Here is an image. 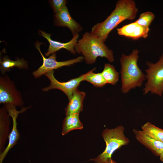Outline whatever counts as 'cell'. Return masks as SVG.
Segmentation results:
<instances>
[{"label":"cell","instance_id":"cell-1","mask_svg":"<svg viewBox=\"0 0 163 163\" xmlns=\"http://www.w3.org/2000/svg\"><path fill=\"white\" fill-rule=\"evenodd\" d=\"M138 11L135 2L133 0H119L115 8L107 18L92 27L91 33L105 42L110 32L122 21L134 20Z\"/></svg>","mask_w":163,"mask_h":163},{"label":"cell","instance_id":"cell-2","mask_svg":"<svg viewBox=\"0 0 163 163\" xmlns=\"http://www.w3.org/2000/svg\"><path fill=\"white\" fill-rule=\"evenodd\" d=\"M76 53L84 56L88 64L94 63L97 57H105L108 61H114L113 52L105 44L102 40L91 32H85L78 40L75 46Z\"/></svg>","mask_w":163,"mask_h":163},{"label":"cell","instance_id":"cell-3","mask_svg":"<svg viewBox=\"0 0 163 163\" xmlns=\"http://www.w3.org/2000/svg\"><path fill=\"white\" fill-rule=\"evenodd\" d=\"M139 52L138 49H134L128 55L122 54L120 59L121 90L123 94H126L132 89L141 87L145 80V75L137 64Z\"/></svg>","mask_w":163,"mask_h":163},{"label":"cell","instance_id":"cell-4","mask_svg":"<svg viewBox=\"0 0 163 163\" xmlns=\"http://www.w3.org/2000/svg\"><path fill=\"white\" fill-rule=\"evenodd\" d=\"M124 128L122 125L104 130L102 136L106 144L105 149L96 158L91 160L95 163H107L111 159L112 155L116 150L123 146L128 145L130 141L124 135Z\"/></svg>","mask_w":163,"mask_h":163},{"label":"cell","instance_id":"cell-5","mask_svg":"<svg viewBox=\"0 0 163 163\" xmlns=\"http://www.w3.org/2000/svg\"><path fill=\"white\" fill-rule=\"evenodd\" d=\"M148 67L145 70V78L147 80L143 89L146 94L149 92L161 96L163 92V53L155 63L147 61Z\"/></svg>","mask_w":163,"mask_h":163},{"label":"cell","instance_id":"cell-6","mask_svg":"<svg viewBox=\"0 0 163 163\" xmlns=\"http://www.w3.org/2000/svg\"><path fill=\"white\" fill-rule=\"evenodd\" d=\"M0 103L10 104L15 106H21L24 104L20 92L6 74L0 77Z\"/></svg>","mask_w":163,"mask_h":163},{"label":"cell","instance_id":"cell-7","mask_svg":"<svg viewBox=\"0 0 163 163\" xmlns=\"http://www.w3.org/2000/svg\"><path fill=\"white\" fill-rule=\"evenodd\" d=\"M42 43L38 41L36 42L35 46L36 48L40 53L43 59L42 65L36 70L32 73V75L36 78L41 77L46 72L53 70L64 66H69L75 63L82 62L84 59L83 56H78L77 58L64 61L59 62L56 60V53H54L46 58L42 53L40 49V45Z\"/></svg>","mask_w":163,"mask_h":163},{"label":"cell","instance_id":"cell-8","mask_svg":"<svg viewBox=\"0 0 163 163\" xmlns=\"http://www.w3.org/2000/svg\"><path fill=\"white\" fill-rule=\"evenodd\" d=\"M54 71L52 70L46 72L44 75L50 80V84L48 86L42 88V90L46 91L52 89L60 90L66 94L69 100L71 98L74 91L77 89L81 82L84 81L87 74V73L68 81L61 82L56 79L54 76Z\"/></svg>","mask_w":163,"mask_h":163},{"label":"cell","instance_id":"cell-9","mask_svg":"<svg viewBox=\"0 0 163 163\" xmlns=\"http://www.w3.org/2000/svg\"><path fill=\"white\" fill-rule=\"evenodd\" d=\"M5 107L7 110L9 115L10 116L13 121V126L11 132L8 136V143L4 151L0 155V163H2L3 159L5 158L7 153L12 147L17 142L18 140L20 135L17 128V119L18 114L23 113L30 107H23L20 111H18L16 109L15 106L10 104H4Z\"/></svg>","mask_w":163,"mask_h":163},{"label":"cell","instance_id":"cell-10","mask_svg":"<svg viewBox=\"0 0 163 163\" xmlns=\"http://www.w3.org/2000/svg\"><path fill=\"white\" fill-rule=\"evenodd\" d=\"M54 21L55 26L68 27L73 36L78 34L83 29L82 26L71 17L66 6L55 14Z\"/></svg>","mask_w":163,"mask_h":163},{"label":"cell","instance_id":"cell-11","mask_svg":"<svg viewBox=\"0 0 163 163\" xmlns=\"http://www.w3.org/2000/svg\"><path fill=\"white\" fill-rule=\"evenodd\" d=\"M39 34L46 38L49 43V46L47 52L45 53L46 56L55 53L62 48H64L69 51L71 53L75 55V46L79 37L78 34L73 36L72 39L69 42L63 43L53 40L50 38L51 34L46 33L41 30H39Z\"/></svg>","mask_w":163,"mask_h":163},{"label":"cell","instance_id":"cell-12","mask_svg":"<svg viewBox=\"0 0 163 163\" xmlns=\"http://www.w3.org/2000/svg\"><path fill=\"white\" fill-rule=\"evenodd\" d=\"M149 30V27L141 26L135 21L117 28V31L119 35L135 40L140 38H146Z\"/></svg>","mask_w":163,"mask_h":163},{"label":"cell","instance_id":"cell-13","mask_svg":"<svg viewBox=\"0 0 163 163\" xmlns=\"http://www.w3.org/2000/svg\"><path fill=\"white\" fill-rule=\"evenodd\" d=\"M133 131L139 142L155 155L159 156L163 151V142L154 139L142 130L133 129Z\"/></svg>","mask_w":163,"mask_h":163},{"label":"cell","instance_id":"cell-14","mask_svg":"<svg viewBox=\"0 0 163 163\" xmlns=\"http://www.w3.org/2000/svg\"><path fill=\"white\" fill-rule=\"evenodd\" d=\"M85 96V92L80 91L78 89L75 90L65 109L66 115L79 113L82 111L83 102Z\"/></svg>","mask_w":163,"mask_h":163},{"label":"cell","instance_id":"cell-15","mask_svg":"<svg viewBox=\"0 0 163 163\" xmlns=\"http://www.w3.org/2000/svg\"><path fill=\"white\" fill-rule=\"evenodd\" d=\"M7 110L3 107L0 110V149L2 150L7 138L8 137L10 120Z\"/></svg>","mask_w":163,"mask_h":163},{"label":"cell","instance_id":"cell-16","mask_svg":"<svg viewBox=\"0 0 163 163\" xmlns=\"http://www.w3.org/2000/svg\"><path fill=\"white\" fill-rule=\"evenodd\" d=\"M83 128V125L80 120L79 113L67 115L63 120L62 134L65 135L71 131Z\"/></svg>","mask_w":163,"mask_h":163},{"label":"cell","instance_id":"cell-17","mask_svg":"<svg viewBox=\"0 0 163 163\" xmlns=\"http://www.w3.org/2000/svg\"><path fill=\"white\" fill-rule=\"evenodd\" d=\"M0 71L2 75L5 74L6 72L14 67L20 69H27L28 65L27 61L23 59H18L16 60L11 59L7 56L3 57L0 59Z\"/></svg>","mask_w":163,"mask_h":163},{"label":"cell","instance_id":"cell-18","mask_svg":"<svg viewBox=\"0 0 163 163\" xmlns=\"http://www.w3.org/2000/svg\"><path fill=\"white\" fill-rule=\"evenodd\" d=\"M101 73L107 83L114 85L119 80V72L110 64H104V69Z\"/></svg>","mask_w":163,"mask_h":163},{"label":"cell","instance_id":"cell-19","mask_svg":"<svg viewBox=\"0 0 163 163\" xmlns=\"http://www.w3.org/2000/svg\"><path fill=\"white\" fill-rule=\"evenodd\" d=\"M142 130L154 139L163 142V129L149 122L142 126Z\"/></svg>","mask_w":163,"mask_h":163},{"label":"cell","instance_id":"cell-20","mask_svg":"<svg viewBox=\"0 0 163 163\" xmlns=\"http://www.w3.org/2000/svg\"><path fill=\"white\" fill-rule=\"evenodd\" d=\"M95 69L94 68L87 72V74L84 81H86L89 82L96 87H102L107 83L101 72L94 73L93 72Z\"/></svg>","mask_w":163,"mask_h":163},{"label":"cell","instance_id":"cell-21","mask_svg":"<svg viewBox=\"0 0 163 163\" xmlns=\"http://www.w3.org/2000/svg\"><path fill=\"white\" fill-rule=\"evenodd\" d=\"M155 18L154 14L152 12L148 11L141 14L138 19L135 22L141 26L149 27Z\"/></svg>","mask_w":163,"mask_h":163},{"label":"cell","instance_id":"cell-22","mask_svg":"<svg viewBox=\"0 0 163 163\" xmlns=\"http://www.w3.org/2000/svg\"><path fill=\"white\" fill-rule=\"evenodd\" d=\"M49 1L55 14L58 12L66 6L67 3V1L66 0H51Z\"/></svg>","mask_w":163,"mask_h":163},{"label":"cell","instance_id":"cell-23","mask_svg":"<svg viewBox=\"0 0 163 163\" xmlns=\"http://www.w3.org/2000/svg\"><path fill=\"white\" fill-rule=\"evenodd\" d=\"M159 156H160V160L163 162V151L160 154Z\"/></svg>","mask_w":163,"mask_h":163},{"label":"cell","instance_id":"cell-24","mask_svg":"<svg viewBox=\"0 0 163 163\" xmlns=\"http://www.w3.org/2000/svg\"><path fill=\"white\" fill-rule=\"evenodd\" d=\"M107 163H117L112 160V159H110L108 161Z\"/></svg>","mask_w":163,"mask_h":163}]
</instances>
